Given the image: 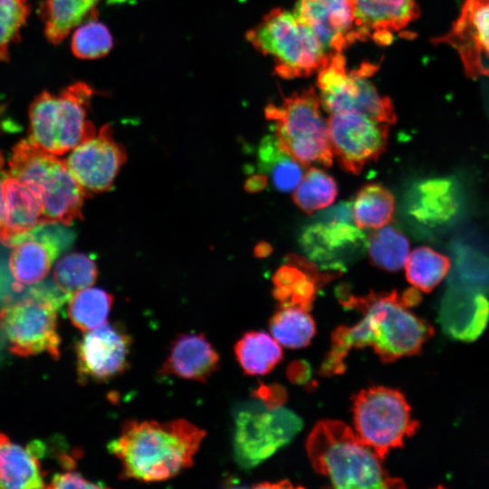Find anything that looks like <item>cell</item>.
Instances as JSON below:
<instances>
[{"mask_svg": "<svg viewBox=\"0 0 489 489\" xmlns=\"http://www.w3.org/2000/svg\"><path fill=\"white\" fill-rule=\"evenodd\" d=\"M340 302L360 311L363 318L353 326L341 325L332 331L331 348L320 369L322 376L343 373L344 359L352 348L371 347L383 362L389 363L417 354L434 334L427 321L408 310L411 306L404 293H346Z\"/></svg>", "mask_w": 489, "mask_h": 489, "instance_id": "cell-1", "label": "cell"}, {"mask_svg": "<svg viewBox=\"0 0 489 489\" xmlns=\"http://www.w3.org/2000/svg\"><path fill=\"white\" fill-rule=\"evenodd\" d=\"M206 431L185 419L126 422L108 445L121 464V478L161 482L192 466Z\"/></svg>", "mask_w": 489, "mask_h": 489, "instance_id": "cell-2", "label": "cell"}, {"mask_svg": "<svg viewBox=\"0 0 489 489\" xmlns=\"http://www.w3.org/2000/svg\"><path fill=\"white\" fill-rule=\"evenodd\" d=\"M306 452L313 469L336 488H404L383 460L340 420L319 421L308 436Z\"/></svg>", "mask_w": 489, "mask_h": 489, "instance_id": "cell-3", "label": "cell"}, {"mask_svg": "<svg viewBox=\"0 0 489 489\" xmlns=\"http://www.w3.org/2000/svg\"><path fill=\"white\" fill-rule=\"evenodd\" d=\"M9 176L29 187L41 200L42 224L70 225L82 218V207L87 197L70 173L65 160L21 140L13 149Z\"/></svg>", "mask_w": 489, "mask_h": 489, "instance_id": "cell-4", "label": "cell"}, {"mask_svg": "<svg viewBox=\"0 0 489 489\" xmlns=\"http://www.w3.org/2000/svg\"><path fill=\"white\" fill-rule=\"evenodd\" d=\"M92 90L76 82L59 95L40 93L29 109V138L35 147L61 156L96 135L87 119Z\"/></svg>", "mask_w": 489, "mask_h": 489, "instance_id": "cell-5", "label": "cell"}, {"mask_svg": "<svg viewBox=\"0 0 489 489\" xmlns=\"http://www.w3.org/2000/svg\"><path fill=\"white\" fill-rule=\"evenodd\" d=\"M260 53L270 55L275 72L286 79L309 76L319 71L330 53L293 12L275 8L246 34Z\"/></svg>", "mask_w": 489, "mask_h": 489, "instance_id": "cell-6", "label": "cell"}, {"mask_svg": "<svg viewBox=\"0 0 489 489\" xmlns=\"http://www.w3.org/2000/svg\"><path fill=\"white\" fill-rule=\"evenodd\" d=\"M320 108L321 100L313 88L265 108L266 118L274 121L278 145L303 167H330L332 163L328 123Z\"/></svg>", "mask_w": 489, "mask_h": 489, "instance_id": "cell-7", "label": "cell"}, {"mask_svg": "<svg viewBox=\"0 0 489 489\" xmlns=\"http://www.w3.org/2000/svg\"><path fill=\"white\" fill-rule=\"evenodd\" d=\"M67 301L53 283L32 287L21 300L0 309V330L9 341V350L23 357L47 352L58 359L57 311Z\"/></svg>", "mask_w": 489, "mask_h": 489, "instance_id": "cell-8", "label": "cell"}, {"mask_svg": "<svg viewBox=\"0 0 489 489\" xmlns=\"http://www.w3.org/2000/svg\"><path fill=\"white\" fill-rule=\"evenodd\" d=\"M377 67L363 63L349 72L341 53H330L319 70L321 104L330 113H358L392 124L397 116L389 98L381 96L369 77Z\"/></svg>", "mask_w": 489, "mask_h": 489, "instance_id": "cell-9", "label": "cell"}, {"mask_svg": "<svg viewBox=\"0 0 489 489\" xmlns=\"http://www.w3.org/2000/svg\"><path fill=\"white\" fill-rule=\"evenodd\" d=\"M352 411L356 434L382 460L419 427L404 395L391 388L361 389L354 398Z\"/></svg>", "mask_w": 489, "mask_h": 489, "instance_id": "cell-10", "label": "cell"}, {"mask_svg": "<svg viewBox=\"0 0 489 489\" xmlns=\"http://www.w3.org/2000/svg\"><path fill=\"white\" fill-rule=\"evenodd\" d=\"M302 420L285 408L247 406L235 416L234 456L245 469L255 467L301 431Z\"/></svg>", "mask_w": 489, "mask_h": 489, "instance_id": "cell-11", "label": "cell"}, {"mask_svg": "<svg viewBox=\"0 0 489 489\" xmlns=\"http://www.w3.org/2000/svg\"><path fill=\"white\" fill-rule=\"evenodd\" d=\"M332 154L341 168L359 174L388 145V126L358 113H331L327 120Z\"/></svg>", "mask_w": 489, "mask_h": 489, "instance_id": "cell-12", "label": "cell"}, {"mask_svg": "<svg viewBox=\"0 0 489 489\" xmlns=\"http://www.w3.org/2000/svg\"><path fill=\"white\" fill-rule=\"evenodd\" d=\"M61 225L42 224L12 241L8 265L15 292L44 279L55 258L72 243V234Z\"/></svg>", "mask_w": 489, "mask_h": 489, "instance_id": "cell-13", "label": "cell"}, {"mask_svg": "<svg viewBox=\"0 0 489 489\" xmlns=\"http://www.w3.org/2000/svg\"><path fill=\"white\" fill-rule=\"evenodd\" d=\"M131 338L119 324L104 323L87 331L76 344L81 382H104L129 367Z\"/></svg>", "mask_w": 489, "mask_h": 489, "instance_id": "cell-14", "label": "cell"}, {"mask_svg": "<svg viewBox=\"0 0 489 489\" xmlns=\"http://www.w3.org/2000/svg\"><path fill=\"white\" fill-rule=\"evenodd\" d=\"M126 160L124 149L115 141L110 126L73 149L66 166L87 196L109 190Z\"/></svg>", "mask_w": 489, "mask_h": 489, "instance_id": "cell-15", "label": "cell"}, {"mask_svg": "<svg viewBox=\"0 0 489 489\" xmlns=\"http://www.w3.org/2000/svg\"><path fill=\"white\" fill-rule=\"evenodd\" d=\"M458 53L465 75L471 80L489 76L484 58L489 60V0H464L450 30L433 40Z\"/></svg>", "mask_w": 489, "mask_h": 489, "instance_id": "cell-16", "label": "cell"}, {"mask_svg": "<svg viewBox=\"0 0 489 489\" xmlns=\"http://www.w3.org/2000/svg\"><path fill=\"white\" fill-rule=\"evenodd\" d=\"M293 13L328 53L360 40L352 0H299Z\"/></svg>", "mask_w": 489, "mask_h": 489, "instance_id": "cell-17", "label": "cell"}, {"mask_svg": "<svg viewBox=\"0 0 489 489\" xmlns=\"http://www.w3.org/2000/svg\"><path fill=\"white\" fill-rule=\"evenodd\" d=\"M360 40L391 43L420 14L417 0H352Z\"/></svg>", "mask_w": 489, "mask_h": 489, "instance_id": "cell-18", "label": "cell"}, {"mask_svg": "<svg viewBox=\"0 0 489 489\" xmlns=\"http://www.w3.org/2000/svg\"><path fill=\"white\" fill-rule=\"evenodd\" d=\"M325 214L321 222L303 234L304 247L312 258L331 260L340 251L363 243V234L353 225L350 204L339 205Z\"/></svg>", "mask_w": 489, "mask_h": 489, "instance_id": "cell-19", "label": "cell"}, {"mask_svg": "<svg viewBox=\"0 0 489 489\" xmlns=\"http://www.w3.org/2000/svg\"><path fill=\"white\" fill-rule=\"evenodd\" d=\"M219 368V356L203 333L181 334L169 348L160 375L205 382Z\"/></svg>", "mask_w": 489, "mask_h": 489, "instance_id": "cell-20", "label": "cell"}, {"mask_svg": "<svg viewBox=\"0 0 489 489\" xmlns=\"http://www.w3.org/2000/svg\"><path fill=\"white\" fill-rule=\"evenodd\" d=\"M489 320V301L479 292L450 291L440 312V323L450 338L470 342L484 331Z\"/></svg>", "mask_w": 489, "mask_h": 489, "instance_id": "cell-21", "label": "cell"}, {"mask_svg": "<svg viewBox=\"0 0 489 489\" xmlns=\"http://www.w3.org/2000/svg\"><path fill=\"white\" fill-rule=\"evenodd\" d=\"M4 220L0 241L10 247L12 241L42 225L40 198L24 183L9 176L2 182Z\"/></svg>", "mask_w": 489, "mask_h": 489, "instance_id": "cell-22", "label": "cell"}, {"mask_svg": "<svg viewBox=\"0 0 489 489\" xmlns=\"http://www.w3.org/2000/svg\"><path fill=\"white\" fill-rule=\"evenodd\" d=\"M331 276L319 273L314 264L304 258L292 256L273 276V295L280 305H293L311 310L321 283Z\"/></svg>", "mask_w": 489, "mask_h": 489, "instance_id": "cell-23", "label": "cell"}, {"mask_svg": "<svg viewBox=\"0 0 489 489\" xmlns=\"http://www.w3.org/2000/svg\"><path fill=\"white\" fill-rule=\"evenodd\" d=\"M44 487L39 458L31 448L13 443L0 432V488Z\"/></svg>", "mask_w": 489, "mask_h": 489, "instance_id": "cell-24", "label": "cell"}, {"mask_svg": "<svg viewBox=\"0 0 489 489\" xmlns=\"http://www.w3.org/2000/svg\"><path fill=\"white\" fill-rule=\"evenodd\" d=\"M458 209L456 186L448 178H432L420 183L411 206L414 216L431 225L449 221Z\"/></svg>", "mask_w": 489, "mask_h": 489, "instance_id": "cell-25", "label": "cell"}, {"mask_svg": "<svg viewBox=\"0 0 489 489\" xmlns=\"http://www.w3.org/2000/svg\"><path fill=\"white\" fill-rule=\"evenodd\" d=\"M100 0H45L39 9L47 40L60 43L71 30L94 14Z\"/></svg>", "mask_w": 489, "mask_h": 489, "instance_id": "cell-26", "label": "cell"}, {"mask_svg": "<svg viewBox=\"0 0 489 489\" xmlns=\"http://www.w3.org/2000/svg\"><path fill=\"white\" fill-rule=\"evenodd\" d=\"M235 354L247 375L269 373L283 359L277 340L264 331L245 332L235 345Z\"/></svg>", "mask_w": 489, "mask_h": 489, "instance_id": "cell-27", "label": "cell"}, {"mask_svg": "<svg viewBox=\"0 0 489 489\" xmlns=\"http://www.w3.org/2000/svg\"><path fill=\"white\" fill-rule=\"evenodd\" d=\"M309 312L298 306L280 305L269 321L272 336L286 348L306 347L316 332L314 321Z\"/></svg>", "mask_w": 489, "mask_h": 489, "instance_id": "cell-28", "label": "cell"}, {"mask_svg": "<svg viewBox=\"0 0 489 489\" xmlns=\"http://www.w3.org/2000/svg\"><path fill=\"white\" fill-rule=\"evenodd\" d=\"M394 207L389 190L376 183L367 184L359 190L351 206L354 223L360 229H379L390 222Z\"/></svg>", "mask_w": 489, "mask_h": 489, "instance_id": "cell-29", "label": "cell"}, {"mask_svg": "<svg viewBox=\"0 0 489 489\" xmlns=\"http://www.w3.org/2000/svg\"><path fill=\"white\" fill-rule=\"evenodd\" d=\"M112 302V295L106 291L87 287L71 297L68 315L73 326L87 331L106 322Z\"/></svg>", "mask_w": 489, "mask_h": 489, "instance_id": "cell-30", "label": "cell"}, {"mask_svg": "<svg viewBox=\"0 0 489 489\" xmlns=\"http://www.w3.org/2000/svg\"><path fill=\"white\" fill-rule=\"evenodd\" d=\"M449 268V259L427 246L415 248L405 263L408 281L424 292H429L437 286Z\"/></svg>", "mask_w": 489, "mask_h": 489, "instance_id": "cell-31", "label": "cell"}, {"mask_svg": "<svg viewBox=\"0 0 489 489\" xmlns=\"http://www.w3.org/2000/svg\"><path fill=\"white\" fill-rule=\"evenodd\" d=\"M368 251L374 265L388 272H397L405 265L409 243L400 231L385 225L369 235Z\"/></svg>", "mask_w": 489, "mask_h": 489, "instance_id": "cell-32", "label": "cell"}, {"mask_svg": "<svg viewBox=\"0 0 489 489\" xmlns=\"http://www.w3.org/2000/svg\"><path fill=\"white\" fill-rule=\"evenodd\" d=\"M97 278L94 260L82 253H70L55 264L54 286L69 300L78 291L92 285Z\"/></svg>", "mask_w": 489, "mask_h": 489, "instance_id": "cell-33", "label": "cell"}, {"mask_svg": "<svg viewBox=\"0 0 489 489\" xmlns=\"http://www.w3.org/2000/svg\"><path fill=\"white\" fill-rule=\"evenodd\" d=\"M337 185L331 176L316 167H312L294 189L295 205L311 215L329 206L337 197Z\"/></svg>", "mask_w": 489, "mask_h": 489, "instance_id": "cell-34", "label": "cell"}, {"mask_svg": "<svg viewBox=\"0 0 489 489\" xmlns=\"http://www.w3.org/2000/svg\"><path fill=\"white\" fill-rule=\"evenodd\" d=\"M260 158L278 190L291 192L296 188L302 177V165L280 148L276 138L268 137L263 141Z\"/></svg>", "mask_w": 489, "mask_h": 489, "instance_id": "cell-35", "label": "cell"}, {"mask_svg": "<svg viewBox=\"0 0 489 489\" xmlns=\"http://www.w3.org/2000/svg\"><path fill=\"white\" fill-rule=\"evenodd\" d=\"M113 39L108 27L93 15L78 27L72 38V51L81 59H98L109 53Z\"/></svg>", "mask_w": 489, "mask_h": 489, "instance_id": "cell-36", "label": "cell"}, {"mask_svg": "<svg viewBox=\"0 0 489 489\" xmlns=\"http://www.w3.org/2000/svg\"><path fill=\"white\" fill-rule=\"evenodd\" d=\"M30 8L25 0H0V60L7 61L9 47L19 40Z\"/></svg>", "mask_w": 489, "mask_h": 489, "instance_id": "cell-37", "label": "cell"}, {"mask_svg": "<svg viewBox=\"0 0 489 489\" xmlns=\"http://www.w3.org/2000/svg\"><path fill=\"white\" fill-rule=\"evenodd\" d=\"M47 488H101L102 484H96L84 478L74 471L55 474Z\"/></svg>", "mask_w": 489, "mask_h": 489, "instance_id": "cell-38", "label": "cell"}, {"mask_svg": "<svg viewBox=\"0 0 489 489\" xmlns=\"http://www.w3.org/2000/svg\"><path fill=\"white\" fill-rule=\"evenodd\" d=\"M266 184V178L264 177H255L248 182V187H252V190L262 189Z\"/></svg>", "mask_w": 489, "mask_h": 489, "instance_id": "cell-39", "label": "cell"}, {"mask_svg": "<svg viewBox=\"0 0 489 489\" xmlns=\"http://www.w3.org/2000/svg\"><path fill=\"white\" fill-rule=\"evenodd\" d=\"M3 220H4V201H3V195H2V182H0V231L3 225Z\"/></svg>", "mask_w": 489, "mask_h": 489, "instance_id": "cell-40", "label": "cell"}]
</instances>
